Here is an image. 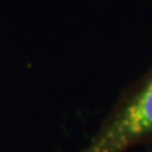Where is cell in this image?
<instances>
[{
	"label": "cell",
	"instance_id": "2",
	"mask_svg": "<svg viewBox=\"0 0 152 152\" xmlns=\"http://www.w3.org/2000/svg\"><path fill=\"white\" fill-rule=\"evenodd\" d=\"M148 152H152V148H150V150H149Z\"/></svg>",
	"mask_w": 152,
	"mask_h": 152
},
{
	"label": "cell",
	"instance_id": "1",
	"mask_svg": "<svg viewBox=\"0 0 152 152\" xmlns=\"http://www.w3.org/2000/svg\"><path fill=\"white\" fill-rule=\"evenodd\" d=\"M152 148V65L121 94L80 152H126Z\"/></svg>",
	"mask_w": 152,
	"mask_h": 152
}]
</instances>
